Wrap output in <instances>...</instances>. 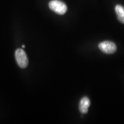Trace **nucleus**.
<instances>
[{
    "mask_svg": "<svg viewBox=\"0 0 124 124\" xmlns=\"http://www.w3.org/2000/svg\"><path fill=\"white\" fill-rule=\"evenodd\" d=\"M48 5L51 10L60 15H64L67 10L66 4L60 0H52L49 2Z\"/></svg>",
    "mask_w": 124,
    "mask_h": 124,
    "instance_id": "1",
    "label": "nucleus"
},
{
    "mask_svg": "<svg viewBox=\"0 0 124 124\" xmlns=\"http://www.w3.org/2000/svg\"><path fill=\"white\" fill-rule=\"evenodd\" d=\"M15 59L18 66L21 69H25L28 64V59L25 52L22 48H18L15 51Z\"/></svg>",
    "mask_w": 124,
    "mask_h": 124,
    "instance_id": "2",
    "label": "nucleus"
},
{
    "mask_svg": "<svg viewBox=\"0 0 124 124\" xmlns=\"http://www.w3.org/2000/svg\"><path fill=\"white\" fill-rule=\"evenodd\" d=\"M98 47L103 53L107 54H112L117 51L116 45L110 41H105L100 43Z\"/></svg>",
    "mask_w": 124,
    "mask_h": 124,
    "instance_id": "3",
    "label": "nucleus"
},
{
    "mask_svg": "<svg viewBox=\"0 0 124 124\" xmlns=\"http://www.w3.org/2000/svg\"><path fill=\"white\" fill-rule=\"evenodd\" d=\"M90 106V101L89 98L85 97L80 100L79 105V109L82 114H86L87 113L89 106Z\"/></svg>",
    "mask_w": 124,
    "mask_h": 124,
    "instance_id": "4",
    "label": "nucleus"
},
{
    "mask_svg": "<svg viewBox=\"0 0 124 124\" xmlns=\"http://www.w3.org/2000/svg\"><path fill=\"white\" fill-rule=\"evenodd\" d=\"M117 18L122 24H124V7L120 5H117L115 8Z\"/></svg>",
    "mask_w": 124,
    "mask_h": 124,
    "instance_id": "5",
    "label": "nucleus"
},
{
    "mask_svg": "<svg viewBox=\"0 0 124 124\" xmlns=\"http://www.w3.org/2000/svg\"><path fill=\"white\" fill-rule=\"evenodd\" d=\"M22 47L23 48H25V46H24V45H23V46H22Z\"/></svg>",
    "mask_w": 124,
    "mask_h": 124,
    "instance_id": "6",
    "label": "nucleus"
}]
</instances>
